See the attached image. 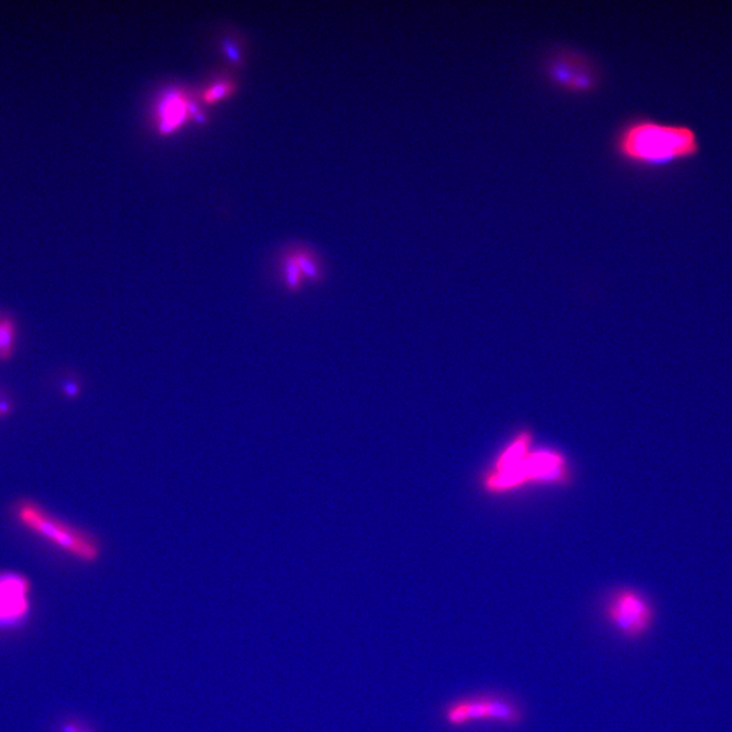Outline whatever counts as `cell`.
Instances as JSON below:
<instances>
[{
	"mask_svg": "<svg viewBox=\"0 0 732 732\" xmlns=\"http://www.w3.org/2000/svg\"><path fill=\"white\" fill-rule=\"evenodd\" d=\"M532 434L519 432L497 455L482 477L489 495H504L527 485L569 486L573 481L567 458L554 449L532 450Z\"/></svg>",
	"mask_w": 732,
	"mask_h": 732,
	"instance_id": "1",
	"label": "cell"
},
{
	"mask_svg": "<svg viewBox=\"0 0 732 732\" xmlns=\"http://www.w3.org/2000/svg\"><path fill=\"white\" fill-rule=\"evenodd\" d=\"M613 151L630 165L660 169L697 157L701 141L687 124L636 118L619 128L613 139Z\"/></svg>",
	"mask_w": 732,
	"mask_h": 732,
	"instance_id": "2",
	"label": "cell"
},
{
	"mask_svg": "<svg viewBox=\"0 0 732 732\" xmlns=\"http://www.w3.org/2000/svg\"><path fill=\"white\" fill-rule=\"evenodd\" d=\"M14 516L24 528L82 563H96L102 554L94 535L48 512L43 507L23 499L14 507Z\"/></svg>",
	"mask_w": 732,
	"mask_h": 732,
	"instance_id": "3",
	"label": "cell"
},
{
	"mask_svg": "<svg viewBox=\"0 0 732 732\" xmlns=\"http://www.w3.org/2000/svg\"><path fill=\"white\" fill-rule=\"evenodd\" d=\"M442 717L451 727L479 721L517 727L524 722L525 711L519 702L503 694H482L451 702L444 709Z\"/></svg>",
	"mask_w": 732,
	"mask_h": 732,
	"instance_id": "4",
	"label": "cell"
},
{
	"mask_svg": "<svg viewBox=\"0 0 732 732\" xmlns=\"http://www.w3.org/2000/svg\"><path fill=\"white\" fill-rule=\"evenodd\" d=\"M607 624L624 640L645 638L653 628L656 609L646 595L633 588H619L609 597L603 607Z\"/></svg>",
	"mask_w": 732,
	"mask_h": 732,
	"instance_id": "5",
	"label": "cell"
},
{
	"mask_svg": "<svg viewBox=\"0 0 732 732\" xmlns=\"http://www.w3.org/2000/svg\"><path fill=\"white\" fill-rule=\"evenodd\" d=\"M544 73L556 88L571 94L596 90L599 73L591 59L573 50L552 52L544 62Z\"/></svg>",
	"mask_w": 732,
	"mask_h": 732,
	"instance_id": "6",
	"label": "cell"
},
{
	"mask_svg": "<svg viewBox=\"0 0 732 732\" xmlns=\"http://www.w3.org/2000/svg\"><path fill=\"white\" fill-rule=\"evenodd\" d=\"M31 582L16 571L0 573V628L24 622L31 609Z\"/></svg>",
	"mask_w": 732,
	"mask_h": 732,
	"instance_id": "7",
	"label": "cell"
},
{
	"mask_svg": "<svg viewBox=\"0 0 732 732\" xmlns=\"http://www.w3.org/2000/svg\"><path fill=\"white\" fill-rule=\"evenodd\" d=\"M156 113L158 130L164 136L176 132L197 114L195 105L187 95L179 90L171 91L164 95Z\"/></svg>",
	"mask_w": 732,
	"mask_h": 732,
	"instance_id": "8",
	"label": "cell"
},
{
	"mask_svg": "<svg viewBox=\"0 0 732 732\" xmlns=\"http://www.w3.org/2000/svg\"><path fill=\"white\" fill-rule=\"evenodd\" d=\"M286 246L300 267L307 282L316 285L326 280V263L314 246L303 242H292Z\"/></svg>",
	"mask_w": 732,
	"mask_h": 732,
	"instance_id": "9",
	"label": "cell"
},
{
	"mask_svg": "<svg viewBox=\"0 0 732 732\" xmlns=\"http://www.w3.org/2000/svg\"><path fill=\"white\" fill-rule=\"evenodd\" d=\"M16 332L14 318L8 316H0V362H8L12 357Z\"/></svg>",
	"mask_w": 732,
	"mask_h": 732,
	"instance_id": "10",
	"label": "cell"
},
{
	"mask_svg": "<svg viewBox=\"0 0 732 732\" xmlns=\"http://www.w3.org/2000/svg\"><path fill=\"white\" fill-rule=\"evenodd\" d=\"M234 90H235V86L230 81L215 82L212 85L202 90L200 98L206 104H216L231 96Z\"/></svg>",
	"mask_w": 732,
	"mask_h": 732,
	"instance_id": "11",
	"label": "cell"
},
{
	"mask_svg": "<svg viewBox=\"0 0 732 732\" xmlns=\"http://www.w3.org/2000/svg\"><path fill=\"white\" fill-rule=\"evenodd\" d=\"M60 732H98L93 725L81 719H69L62 723Z\"/></svg>",
	"mask_w": 732,
	"mask_h": 732,
	"instance_id": "12",
	"label": "cell"
},
{
	"mask_svg": "<svg viewBox=\"0 0 732 732\" xmlns=\"http://www.w3.org/2000/svg\"><path fill=\"white\" fill-rule=\"evenodd\" d=\"M61 392L67 399H75L81 394V385L79 381L67 379L61 385Z\"/></svg>",
	"mask_w": 732,
	"mask_h": 732,
	"instance_id": "13",
	"label": "cell"
},
{
	"mask_svg": "<svg viewBox=\"0 0 732 732\" xmlns=\"http://www.w3.org/2000/svg\"><path fill=\"white\" fill-rule=\"evenodd\" d=\"M12 410H14V404H12V401L0 394V412H1L2 418L10 416L12 413Z\"/></svg>",
	"mask_w": 732,
	"mask_h": 732,
	"instance_id": "14",
	"label": "cell"
},
{
	"mask_svg": "<svg viewBox=\"0 0 732 732\" xmlns=\"http://www.w3.org/2000/svg\"><path fill=\"white\" fill-rule=\"evenodd\" d=\"M1 418H2V415H1V412H0V419H1Z\"/></svg>",
	"mask_w": 732,
	"mask_h": 732,
	"instance_id": "15",
	"label": "cell"
}]
</instances>
